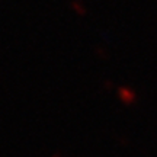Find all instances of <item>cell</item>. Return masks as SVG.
I'll return each mask as SVG.
<instances>
[{"instance_id": "obj_1", "label": "cell", "mask_w": 157, "mask_h": 157, "mask_svg": "<svg viewBox=\"0 0 157 157\" xmlns=\"http://www.w3.org/2000/svg\"><path fill=\"white\" fill-rule=\"evenodd\" d=\"M118 98L125 105H132L135 99H137V95H135V92L131 87H121L118 90Z\"/></svg>"}, {"instance_id": "obj_2", "label": "cell", "mask_w": 157, "mask_h": 157, "mask_svg": "<svg viewBox=\"0 0 157 157\" xmlns=\"http://www.w3.org/2000/svg\"><path fill=\"white\" fill-rule=\"evenodd\" d=\"M71 7L76 10L77 15H84V13H86V7H84V5L82 3V2H78V0L71 2Z\"/></svg>"}, {"instance_id": "obj_3", "label": "cell", "mask_w": 157, "mask_h": 157, "mask_svg": "<svg viewBox=\"0 0 157 157\" xmlns=\"http://www.w3.org/2000/svg\"><path fill=\"white\" fill-rule=\"evenodd\" d=\"M52 157H61V156H52Z\"/></svg>"}]
</instances>
